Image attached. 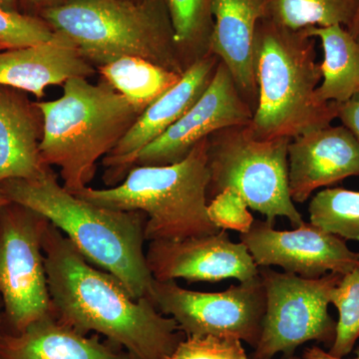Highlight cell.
I'll use <instances>...</instances> for the list:
<instances>
[{
  "label": "cell",
  "instance_id": "cell-1",
  "mask_svg": "<svg viewBox=\"0 0 359 359\" xmlns=\"http://www.w3.org/2000/svg\"><path fill=\"white\" fill-rule=\"evenodd\" d=\"M45 269L53 313L82 334L94 332L137 359H169L185 334L149 299H136L114 276L84 259L48 223Z\"/></svg>",
  "mask_w": 359,
  "mask_h": 359
},
{
  "label": "cell",
  "instance_id": "cell-2",
  "mask_svg": "<svg viewBox=\"0 0 359 359\" xmlns=\"http://www.w3.org/2000/svg\"><path fill=\"white\" fill-rule=\"evenodd\" d=\"M0 192L44 217L86 261L114 276L134 299H151L155 280L144 250L143 212L92 204L61 185L50 167L35 178L2 182Z\"/></svg>",
  "mask_w": 359,
  "mask_h": 359
},
{
  "label": "cell",
  "instance_id": "cell-3",
  "mask_svg": "<svg viewBox=\"0 0 359 359\" xmlns=\"http://www.w3.org/2000/svg\"><path fill=\"white\" fill-rule=\"evenodd\" d=\"M316 37L262 18L255 36L257 103L250 128L259 139H292L337 119L339 104L321 102Z\"/></svg>",
  "mask_w": 359,
  "mask_h": 359
},
{
  "label": "cell",
  "instance_id": "cell-4",
  "mask_svg": "<svg viewBox=\"0 0 359 359\" xmlns=\"http://www.w3.org/2000/svg\"><path fill=\"white\" fill-rule=\"evenodd\" d=\"M43 120L39 152L44 166L59 169L63 186L76 194L88 187L97 162L109 154L141 115L107 81L76 77L56 100L37 102Z\"/></svg>",
  "mask_w": 359,
  "mask_h": 359
},
{
  "label": "cell",
  "instance_id": "cell-5",
  "mask_svg": "<svg viewBox=\"0 0 359 359\" xmlns=\"http://www.w3.org/2000/svg\"><path fill=\"white\" fill-rule=\"evenodd\" d=\"M41 16L98 68L138 57L180 74L185 71L164 0H68L45 7Z\"/></svg>",
  "mask_w": 359,
  "mask_h": 359
},
{
  "label": "cell",
  "instance_id": "cell-6",
  "mask_svg": "<svg viewBox=\"0 0 359 359\" xmlns=\"http://www.w3.org/2000/svg\"><path fill=\"white\" fill-rule=\"evenodd\" d=\"M208 138L185 159L166 166H134L110 189L86 187L74 195L92 204L145 215L146 242L203 237L221 231L208 216Z\"/></svg>",
  "mask_w": 359,
  "mask_h": 359
},
{
  "label": "cell",
  "instance_id": "cell-7",
  "mask_svg": "<svg viewBox=\"0 0 359 359\" xmlns=\"http://www.w3.org/2000/svg\"><path fill=\"white\" fill-rule=\"evenodd\" d=\"M290 139H259L250 123L219 130L208 138V201L226 189L240 194L250 210L266 217L289 219L292 226L304 223L289 189L287 148Z\"/></svg>",
  "mask_w": 359,
  "mask_h": 359
},
{
  "label": "cell",
  "instance_id": "cell-8",
  "mask_svg": "<svg viewBox=\"0 0 359 359\" xmlns=\"http://www.w3.org/2000/svg\"><path fill=\"white\" fill-rule=\"evenodd\" d=\"M266 294L261 337L252 359L290 356L302 344L316 341L330 347L337 323L328 313L332 294L342 276L330 273L318 278L259 268Z\"/></svg>",
  "mask_w": 359,
  "mask_h": 359
},
{
  "label": "cell",
  "instance_id": "cell-9",
  "mask_svg": "<svg viewBox=\"0 0 359 359\" xmlns=\"http://www.w3.org/2000/svg\"><path fill=\"white\" fill-rule=\"evenodd\" d=\"M48 223L16 203L0 210V297L2 327H8L2 332L20 334L53 313L42 247Z\"/></svg>",
  "mask_w": 359,
  "mask_h": 359
},
{
  "label": "cell",
  "instance_id": "cell-10",
  "mask_svg": "<svg viewBox=\"0 0 359 359\" xmlns=\"http://www.w3.org/2000/svg\"><path fill=\"white\" fill-rule=\"evenodd\" d=\"M151 301L176 321L185 337H233L252 348L261 337L266 294L259 276L219 292L186 290L176 280H155Z\"/></svg>",
  "mask_w": 359,
  "mask_h": 359
},
{
  "label": "cell",
  "instance_id": "cell-11",
  "mask_svg": "<svg viewBox=\"0 0 359 359\" xmlns=\"http://www.w3.org/2000/svg\"><path fill=\"white\" fill-rule=\"evenodd\" d=\"M240 240L259 268L280 266L306 278L346 275L359 264L358 252L349 250L346 241L306 222L294 230L280 231L266 219H255Z\"/></svg>",
  "mask_w": 359,
  "mask_h": 359
},
{
  "label": "cell",
  "instance_id": "cell-12",
  "mask_svg": "<svg viewBox=\"0 0 359 359\" xmlns=\"http://www.w3.org/2000/svg\"><path fill=\"white\" fill-rule=\"evenodd\" d=\"M254 112L219 61L211 83L173 126L142 149L134 166H166L185 159L201 141L219 130L252 121Z\"/></svg>",
  "mask_w": 359,
  "mask_h": 359
},
{
  "label": "cell",
  "instance_id": "cell-13",
  "mask_svg": "<svg viewBox=\"0 0 359 359\" xmlns=\"http://www.w3.org/2000/svg\"><path fill=\"white\" fill-rule=\"evenodd\" d=\"M148 268L158 282L218 283L235 278L245 283L259 276V266L242 242L228 231L179 241H154L146 250Z\"/></svg>",
  "mask_w": 359,
  "mask_h": 359
},
{
  "label": "cell",
  "instance_id": "cell-14",
  "mask_svg": "<svg viewBox=\"0 0 359 359\" xmlns=\"http://www.w3.org/2000/svg\"><path fill=\"white\" fill-rule=\"evenodd\" d=\"M219 59L209 53L184 71L174 86L148 106L133 126L103 158L108 175L116 180L127 175L142 149L166 132L192 108L211 83Z\"/></svg>",
  "mask_w": 359,
  "mask_h": 359
},
{
  "label": "cell",
  "instance_id": "cell-15",
  "mask_svg": "<svg viewBox=\"0 0 359 359\" xmlns=\"http://www.w3.org/2000/svg\"><path fill=\"white\" fill-rule=\"evenodd\" d=\"M289 189L302 204L314 191L359 176V142L344 125L313 130L290 139Z\"/></svg>",
  "mask_w": 359,
  "mask_h": 359
},
{
  "label": "cell",
  "instance_id": "cell-16",
  "mask_svg": "<svg viewBox=\"0 0 359 359\" xmlns=\"http://www.w3.org/2000/svg\"><path fill=\"white\" fill-rule=\"evenodd\" d=\"M93 65L76 44L54 32L47 41L0 51V86L44 96L52 85H65L72 78L91 76Z\"/></svg>",
  "mask_w": 359,
  "mask_h": 359
},
{
  "label": "cell",
  "instance_id": "cell-17",
  "mask_svg": "<svg viewBox=\"0 0 359 359\" xmlns=\"http://www.w3.org/2000/svg\"><path fill=\"white\" fill-rule=\"evenodd\" d=\"M214 27L210 53L230 71L241 95L255 112L257 85L255 75V36L264 18L263 0H212Z\"/></svg>",
  "mask_w": 359,
  "mask_h": 359
},
{
  "label": "cell",
  "instance_id": "cell-18",
  "mask_svg": "<svg viewBox=\"0 0 359 359\" xmlns=\"http://www.w3.org/2000/svg\"><path fill=\"white\" fill-rule=\"evenodd\" d=\"M0 359H137L121 347L104 344L52 313L20 334L0 332Z\"/></svg>",
  "mask_w": 359,
  "mask_h": 359
},
{
  "label": "cell",
  "instance_id": "cell-19",
  "mask_svg": "<svg viewBox=\"0 0 359 359\" xmlns=\"http://www.w3.org/2000/svg\"><path fill=\"white\" fill-rule=\"evenodd\" d=\"M22 92L0 86V183L35 178L46 168L39 152L41 112Z\"/></svg>",
  "mask_w": 359,
  "mask_h": 359
},
{
  "label": "cell",
  "instance_id": "cell-20",
  "mask_svg": "<svg viewBox=\"0 0 359 359\" xmlns=\"http://www.w3.org/2000/svg\"><path fill=\"white\" fill-rule=\"evenodd\" d=\"M306 32L323 46V79L316 97L321 102L346 103L359 92L358 40L341 25L309 27Z\"/></svg>",
  "mask_w": 359,
  "mask_h": 359
},
{
  "label": "cell",
  "instance_id": "cell-21",
  "mask_svg": "<svg viewBox=\"0 0 359 359\" xmlns=\"http://www.w3.org/2000/svg\"><path fill=\"white\" fill-rule=\"evenodd\" d=\"M107 81L128 102L142 113L182 74L138 57H123L98 68Z\"/></svg>",
  "mask_w": 359,
  "mask_h": 359
},
{
  "label": "cell",
  "instance_id": "cell-22",
  "mask_svg": "<svg viewBox=\"0 0 359 359\" xmlns=\"http://www.w3.org/2000/svg\"><path fill=\"white\" fill-rule=\"evenodd\" d=\"M359 0H263L264 20L292 30L351 25Z\"/></svg>",
  "mask_w": 359,
  "mask_h": 359
},
{
  "label": "cell",
  "instance_id": "cell-23",
  "mask_svg": "<svg viewBox=\"0 0 359 359\" xmlns=\"http://www.w3.org/2000/svg\"><path fill=\"white\" fill-rule=\"evenodd\" d=\"M184 69L210 53L212 0H164Z\"/></svg>",
  "mask_w": 359,
  "mask_h": 359
},
{
  "label": "cell",
  "instance_id": "cell-24",
  "mask_svg": "<svg viewBox=\"0 0 359 359\" xmlns=\"http://www.w3.org/2000/svg\"><path fill=\"white\" fill-rule=\"evenodd\" d=\"M313 226L344 241L359 242V192L328 188L316 193L309 205Z\"/></svg>",
  "mask_w": 359,
  "mask_h": 359
},
{
  "label": "cell",
  "instance_id": "cell-25",
  "mask_svg": "<svg viewBox=\"0 0 359 359\" xmlns=\"http://www.w3.org/2000/svg\"><path fill=\"white\" fill-rule=\"evenodd\" d=\"M330 304L339 313L334 344L327 351L334 358H344L359 339V264L342 276L332 294Z\"/></svg>",
  "mask_w": 359,
  "mask_h": 359
},
{
  "label": "cell",
  "instance_id": "cell-26",
  "mask_svg": "<svg viewBox=\"0 0 359 359\" xmlns=\"http://www.w3.org/2000/svg\"><path fill=\"white\" fill-rule=\"evenodd\" d=\"M53 34V30L43 20L0 7V43L6 49L47 41Z\"/></svg>",
  "mask_w": 359,
  "mask_h": 359
},
{
  "label": "cell",
  "instance_id": "cell-27",
  "mask_svg": "<svg viewBox=\"0 0 359 359\" xmlns=\"http://www.w3.org/2000/svg\"><path fill=\"white\" fill-rule=\"evenodd\" d=\"M169 359H250L243 342L233 337H186Z\"/></svg>",
  "mask_w": 359,
  "mask_h": 359
},
{
  "label": "cell",
  "instance_id": "cell-28",
  "mask_svg": "<svg viewBox=\"0 0 359 359\" xmlns=\"http://www.w3.org/2000/svg\"><path fill=\"white\" fill-rule=\"evenodd\" d=\"M207 212L212 223L219 230L245 233L250 231L255 221L244 198L230 189L224 190L210 200Z\"/></svg>",
  "mask_w": 359,
  "mask_h": 359
},
{
  "label": "cell",
  "instance_id": "cell-29",
  "mask_svg": "<svg viewBox=\"0 0 359 359\" xmlns=\"http://www.w3.org/2000/svg\"><path fill=\"white\" fill-rule=\"evenodd\" d=\"M337 119L359 142V92L346 103L339 104Z\"/></svg>",
  "mask_w": 359,
  "mask_h": 359
},
{
  "label": "cell",
  "instance_id": "cell-30",
  "mask_svg": "<svg viewBox=\"0 0 359 359\" xmlns=\"http://www.w3.org/2000/svg\"><path fill=\"white\" fill-rule=\"evenodd\" d=\"M355 353V358L351 359H359V347L356 349ZM302 356L306 359H346L334 358V356L330 355L327 351H323V348L318 346L308 347V348L304 349Z\"/></svg>",
  "mask_w": 359,
  "mask_h": 359
},
{
  "label": "cell",
  "instance_id": "cell-31",
  "mask_svg": "<svg viewBox=\"0 0 359 359\" xmlns=\"http://www.w3.org/2000/svg\"><path fill=\"white\" fill-rule=\"evenodd\" d=\"M347 30L353 34V37H355L356 39L359 40V2L355 18H354L353 23H351V25L347 28Z\"/></svg>",
  "mask_w": 359,
  "mask_h": 359
},
{
  "label": "cell",
  "instance_id": "cell-32",
  "mask_svg": "<svg viewBox=\"0 0 359 359\" xmlns=\"http://www.w3.org/2000/svg\"><path fill=\"white\" fill-rule=\"evenodd\" d=\"M35 6L48 7L55 6V4H62V2L68 1V0H28Z\"/></svg>",
  "mask_w": 359,
  "mask_h": 359
},
{
  "label": "cell",
  "instance_id": "cell-33",
  "mask_svg": "<svg viewBox=\"0 0 359 359\" xmlns=\"http://www.w3.org/2000/svg\"><path fill=\"white\" fill-rule=\"evenodd\" d=\"M16 6H18V0H0V7L6 9V11H16Z\"/></svg>",
  "mask_w": 359,
  "mask_h": 359
},
{
  "label": "cell",
  "instance_id": "cell-34",
  "mask_svg": "<svg viewBox=\"0 0 359 359\" xmlns=\"http://www.w3.org/2000/svg\"><path fill=\"white\" fill-rule=\"evenodd\" d=\"M9 202L8 199L6 197V196L4 195L1 192H0V210L2 209V208L4 207V205L8 204Z\"/></svg>",
  "mask_w": 359,
  "mask_h": 359
},
{
  "label": "cell",
  "instance_id": "cell-35",
  "mask_svg": "<svg viewBox=\"0 0 359 359\" xmlns=\"http://www.w3.org/2000/svg\"><path fill=\"white\" fill-rule=\"evenodd\" d=\"M2 316H4V306H2L1 297H0V332H1Z\"/></svg>",
  "mask_w": 359,
  "mask_h": 359
},
{
  "label": "cell",
  "instance_id": "cell-36",
  "mask_svg": "<svg viewBox=\"0 0 359 359\" xmlns=\"http://www.w3.org/2000/svg\"><path fill=\"white\" fill-rule=\"evenodd\" d=\"M283 359H306L304 356H297L295 354H292V355L290 356H283Z\"/></svg>",
  "mask_w": 359,
  "mask_h": 359
},
{
  "label": "cell",
  "instance_id": "cell-37",
  "mask_svg": "<svg viewBox=\"0 0 359 359\" xmlns=\"http://www.w3.org/2000/svg\"><path fill=\"white\" fill-rule=\"evenodd\" d=\"M4 49H6V46H4V44L0 43V51H4Z\"/></svg>",
  "mask_w": 359,
  "mask_h": 359
},
{
  "label": "cell",
  "instance_id": "cell-38",
  "mask_svg": "<svg viewBox=\"0 0 359 359\" xmlns=\"http://www.w3.org/2000/svg\"><path fill=\"white\" fill-rule=\"evenodd\" d=\"M358 255H359V252H358Z\"/></svg>",
  "mask_w": 359,
  "mask_h": 359
},
{
  "label": "cell",
  "instance_id": "cell-39",
  "mask_svg": "<svg viewBox=\"0 0 359 359\" xmlns=\"http://www.w3.org/2000/svg\"><path fill=\"white\" fill-rule=\"evenodd\" d=\"M358 41H359V40H358Z\"/></svg>",
  "mask_w": 359,
  "mask_h": 359
}]
</instances>
